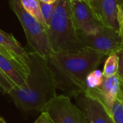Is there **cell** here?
Returning <instances> with one entry per match:
<instances>
[{
	"label": "cell",
	"mask_w": 123,
	"mask_h": 123,
	"mask_svg": "<svg viewBox=\"0 0 123 123\" xmlns=\"http://www.w3.org/2000/svg\"><path fill=\"white\" fill-rule=\"evenodd\" d=\"M107 55L84 48L78 51L53 53L47 59L53 71L57 89L68 97L86 94L85 80L87 75L103 62Z\"/></svg>",
	"instance_id": "cell-1"
},
{
	"label": "cell",
	"mask_w": 123,
	"mask_h": 123,
	"mask_svg": "<svg viewBox=\"0 0 123 123\" xmlns=\"http://www.w3.org/2000/svg\"><path fill=\"white\" fill-rule=\"evenodd\" d=\"M29 74L25 89H12L8 94L16 106L25 112H40L56 94L54 74L47 60L39 54L27 52Z\"/></svg>",
	"instance_id": "cell-2"
},
{
	"label": "cell",
	"mask_w": 123,
	"mask_h": 123,
	"mask_svg": "<svg viewBox=\"0 0 123 123\" xmlns=\"http://www.w3.org/2000/svg\"><path fill=\"white\" fill-rule=\"evenodd\" d=\"M53 53L84 49L75 27L71 0H58L50 26L46 29Z\"/></svg>",
	"instance_id": "cell-3"
},
{
	"label": "cell",
	"mask_w": 123,
	"mask_h": 123,
	"mask_svg": "<svg viewBox=\"0 0 123 123\" xmlns=\"http://www.w3.org/2000/svg\"><path fill=\"white\" fill-rule=\"evenodd\" d=\"M10 6L19 19L31 50L46 60L53 53L49 43L46 28L24 8L21 0H9Z\"/></svg>",
	"instance_id": "cell-4"
},
{
	"label": "cell",
	"mask_w": 123,
	"mask_h": 123,
	"mask_svg": "<svg viewBox=\"0 0 123 123\" xmlns=\"http://www.w3.org/2000/svg\"><path fill=\"white\" fill-rule=\"evenodd\" d=\"M40 112L47 113L54 123H87L82 111L64 94L56 95Z\"/></svg>",
	"instance_id": "cell-5"
},
{
	"label": "cell",
	"mask_w": 123,
	"mask_h": 123,
	"mask_svg": "<svg viewBox=\"0 0 123 123\" xmlns=\"http://www.w3.org/2000/svg\"><path fill=\"white\" fill-rule=\"evenodd\" d=\"M85 48L102 53L106 55L117 51L123 45V41L118 32L102 26L94 35H78Z\"/></svg>",
	"instance_id": "cell-6"
},
{
	"label": "cell",
	"mask_w": 123,
	"mask_h": 123,
	"mask_svg": "<svg viewBox=\"0 0 123 123\" xmlns=\"http://www.w3.org/2000/svg\"><path fill=\"white\" fill-rule=\"evenodd\" d=\"M72 17L78 35H94L104 25L98 20L89 5L78 0H71Z\"/></svg>",
	"instance_id": "cell-7"
},
{
	"label": "cell",
	"mask_w": 123,
	"mask_h": 123,
	"mask_svg": "<svg viewBox=\"0 0 123 123\" xmlns=\"http://www.w3.org/2000/svg\"><path fill=\"white\" fill-rule=\"evenodd\" d=\"M75 98L87 123H115L107 109L97 98L86 94Z\"/></svg>",
	"instance_id": "cell-8"
},
{
	"label": "cell",
	"mask_w": 123,
	"mask_h": 123,
	"mask_svg": "<svg viewBox=\"0 0 123 123\" xmlns=\"http://www.w3.org/2000/svg\"><path fill=\"white\" fill-rule=\"evenodd\" d=\"M86 3L102 25L119 33L117 11L123 0H88Z\"/></svg>",
	"instance_id": "cell-9"
},
{
	"label": "cell",
	"mask_w": 123,
	"mask_h": 123,
	"mask_svg": "<svg viewBox=\"0 0 123 123\" xmlns=\"http://www.w3.org/2000/svg\"><path fill=\"white\" fill-rule=\"evenodd\" d=\"M120 81L118 76L105 77L102 85L96 89H87L86 94L94 96L100 100L110 114L115 101L118 98L120 92Z\"/></svg>",
	"instance_id": "cell-10"
},
{
	"label": "cell",
	"mask_w": 123,
	"mask_h": 123,
	"mask_svg": "<svg viewBox=\"0 0 123 123\" xmlns=\"http://www.w3.org/2000/svg\"><path fill=\"white\" fill-rule=\"evenodd\" d=\"M0 45L12 53L17 62L24 68L27 74H29V67L27 66V51L23 48L15 37L12 34L6 33L0 30Z\"/></svg>",
	"instance_id": "cell-11"
},
{
	"label": "cell",
	"mask_w": 123,
	"mask_h": 123,
	"mask_svg": "<svg viewBox=\"0 0 123 123\" xmlns=\"http://www.w3.org/2000/svg\"><path fill=\"white\" fill-rule=\"evenodd\" d=\"M0 68L7 78L13 82L18 89H25L27 86V74L14 62L0 54Z\"/></svg>",
	"instance_id": "cell-12"
},
{
	"label": "cell",
	"mask_w": 123,
	"mask_h": 123,
	"mask_svg": "<svg viewBox=\"0 0 123 123\" xmlns=\"http://www.w3.org/2000/svg\"><path fill=\"white\" fill-rule=\"evenodd\" d=\"M22 4L25 10L29 12L34 18H35L40 24L44 25L47 28L45 20L43 19L40 4L39 0H21Z\"/></svg>",
	"instance_id": "cell-13"
},
{
	"label": "cell",
	"mask_w": 123,
	"mask_h": 123,
	"mask_svg": "<svg viewBox=\"0 0 123 123\" xmlns=\"http://www.w3.org/2000/svg\"><path fill=\"white\" fill-rule=\"evenodd\" d=\"M119 67V60L117 53H112L107 55L103 68L105 77H111L117 74Z\"/></svg>",
	"instance_id": "cell-14"
},
{
	"label": "cell",
	"mask_w": 123,
	"mask_h": 123,
	"mask_svg": "<svg viewBox=\"0 0 123 123\" xmlns=\"http://www.w3.org/2000/svg\"><path fill=\"white\" fill-rule=\"evenodd\" d=\"M104 75L102 71L95 69L90 72L85 80V84L86 86L87 89H96L99 88L104 80Z\"/></svg>",
	"instance_id": "cell-15"
},
{
	"label": "cell",
	"mask_w": 123,
	"mask_h": 123,
	"mask_svg": "<svg viewBox=\"0 0 123 123\" xmlns=\"http://www.w3.org/2000/svg\"><path fill=\"white\" fill-rule=\"evenodd\" d=\"M40 4L42 14H43V19L45 20L46 27L48 28L50 25V22H51L52 17L54 14V11H55V6L57 4V1L52 3V4H46V3L40 1Z\"/></svg>",
	"instance_id": "cell-16"
},
{
	"label": "cell",
	"mask_w": 123,
	"mask_h": 123,
	"mask_svg": "<svg viewBox=\"0 0 123 123\" xmlns=\"http://www.w3.org/2000/svg\"><path fill=\"white\" fill-rule=\"evenodd\" d=\"M110 115L115 123H123V102L118 98L111 108Z\"/></svg>",
	"instance_id": "cell-17"
},
{
	"label": "cell",
	"mask_w": 123,
	"mask_h": 123,
	"mask_svg": "<svg viewBox=\"0 0 123 123\" xmlns=\"http://www.w3.org/2000/svg\"><path fill=\"white\" fill-rule=\"evenodd\" d=\"M15 87L16 86L13 84V82L7 78V76L0 68V90L3 93L8 94L9 92Z\"/></svg>",
	"instance_id": "cell-18"
},
{
	"label": "cell",
	"mask_w": 123,
	"mask_h": 123,
	"mask_svg": "<svg viewBox=\"0 0 123 123\" xmlns=\"http://www.w3.org/2000/svg\"><path fill=\"white\" fill-rule=\"evenodd\" d=\"M0 54H1V55H4V57L7 58L8 59H9V60H10V61H12V62H14V63H15V64H16V65H17V66H18L21 70H22V71H23L27 74V76H28V74H27V73L26 72V71H25V70L24 69V68H23V67H22V66H21V65L17 62V60L15 59V58L12 55V53H11L7 50V49H6L4 47H3V46H2V45H0Z\"/></svg>",
	"instance_id": "cell-19"
},
{
	"label": "cell",
	"mask_w": 123,
	"mask_h": 123,
	"mask_svg": "<svg viewBox=\"0 0 123 123\" xmlns=\"http://www.w3.org/2000/svg\"><path fill=\"white\" fill-rule=\"evenodd\" d=\"M117 54L119 60V67L117 76L120 82H123V45L117 51Z\"/></svg>",
	"instance_id": "cell-20"
},
{
	"label": "cell",
	"mask_w": 123,
	"mask_h": 123,
	"mask_svg": "<svg viewBox=\"0 0 123 123\" xmlns=\"http://www.w3.org/2000/svg\"><path fill=\"white\" fill-rule=\"evenodd\" d=\"M34 123H54L49 117L47 113L41 112L38 118L34 122Z\"/></svg>",
	"instance_id": "cell-21"
},
{
	"label": "cell",
	"mask_w": 123,
	"mask_h": 123,
	"mask_svg": "<svg viewBox=\"0 0 123 123\" xmlns=\"http://www.w3.org/2000/svg\"><path fill=\"white\" fill-rule=\"evenodd\" d=\"M120 94L118 96V99H120L123 102V82H120Z\"/></svg>",
	"instance_id": "cell-22"
},
{
	"label": "cell",
	"mask_w": 123,
	"mask_h": 123,
	"mask_svg": "<svg viewBox=\"0 0 123 123\" xmlns=\"http://www.w3.org/2000/svg\"><path fill=\"white\" fill-rule=\"evenodd\" d=\"M39 1L43 3H46V4H52V3L56 2L58 0H39Z\"/></svg>",
	"instance_id": "cell-23"
},
{
	"label": "cell",
	"mask_w": 123,
	"mask_h": 123,
	"mask_svg": "<svg viewBox=\"0 0 123 123\" xmlns=\"http://www.w3.org/2000/svg\"><path fill=\"white\" fill-rule=\"evenodd\" d=\"M0 123H6V121L1 117H0Z\"/></svg>",
	"instance_id": "cell-24"
},
{
	"label": "cell",
	"mask_w": 123,
	"mask_h": 123,
	"mask_svg": "<svg viewBox=\"0 0 123 123\" xmlns=\"http://www.w3.org/2000/svg\"><path fill=\"white\" fill-rule=\"evenodd\" d=\"M78 1H85V2L88 1V0H78Z\"/></svg>",
	"instance_id": "cell-25"
}]
</instances>
